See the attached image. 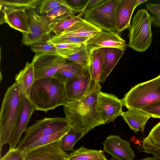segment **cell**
<instances>
[{
	"instance_id": "1",
	"label": "cell",
	"mask_w": 160,
	"mask_h": 160,
	"mask_svg": "<svg viewBox=\"0 0 160 160\" xmlns=\"http://www.w3.org/2000/svg\"><path fill=\"white\" fill-rule=\"evenodd\" d=\"M100 81L93 82L85 95L80 100L68 102L63 110L69 126L91 130L104 124L96 110L101 86Z\"/></svg>"
},
{
	"instance_id": "2",
	"label": "cell",
	"mask_w": 160,
	"mask_h": 160,
	"mask_svg": "<svg viewBox=\"0 0 160 160\" xmlns=\"http://www.w3.org/2000/svg\"><path fill=\"white\" fill-rule=\"evenodd\" d=\"M28 98L35 110L45 112L64 106L68 102L65 84L53 77L35 79Z\"/></svg>"
},
{
	"instance_id": "3",
	"label": "cell",
	"mask_w": 160,
	"mask_h": 160,
	"mask_svg": "<svg viewBox=\"0 0 160 160\" xmlns=\"http://www.w3.org/2000/svg\"><path fill=\"white\" fill-rule=\"evenodd\" d=\"M22 96L15 82L7 89L0 113V150L8 143L15 127L20 110Z\"/></svg>"
},
{
	"instance_id": "4",
	"label": "cell",
	"mask_w": 160,
	"mask_h": 160,
	"mask_svg": "<svg viewBox=\"0 0 160 160\" xmlns=\"http://www.w3.org/2000/svg\"><path fill=\"white\" fill-rule=\"evenodd\" d=\"M122 100L128 109L138 110L160 102V75L135 86Z\"/></svg>"
},
{
	"instance_id": "5",
	"label": "cell",
	"mask_w": 160,
	"mask_h": 160,
	"mask_svg": "<svg viewBox=\"0 0 160 160\" xmlns=\"http://www.w3.org/2000/svg\"><path fill=\"white\" fill-rule=\"evenodd\" d=\"M153 21V18L146 9H139L133 17L129 29L127 45L138 52L145 51L152 42L151 25Z\"/></svg>"
},
{
	"instance_id": "6",
	"label": "cell",
	"mask_w": 160,
	"mask_h": 160,
	"mask_svg": "<svg viewBox=\"0 0 160 160\" xmlns=\"http://www.w3.org/2000/svg\"><path fill=\"white\" fill-rule=\"evenodd\" d=\"M69 126L65 118H46L38 120L26 128L25 135L16 148L22 150L39 139L59 131Z\"/></svg>"
},
{
	"instance_id": "7",
	"label": "cell",
	"mask_w": 160,
	"mask_h": 160,
	"mask_svg": "<svg viewBox=\"0 0 160 160\" xmlns=\"http://www.w3.org/2000/svg\"><path fill=\"white\" fill-rule=\"evenodd\" d=\"M118 0H103L84 14V19L102 30L116 33L115 12Z\"/></svg>"
},
{
	"instance_id": "8",
	"label": "cell",
	"mask_w": 160,
	"mask_h": 160,
	"mask_svg": "<svg viewBox=\"0 0 160 160\" xmlns=\"http://www.w3.org/2000/svg\"><path fill=\"white\" fill-rule=\"evenodd\" d=\"M29 18V31L22 34V43L26 46L47 39L57 24L52 23L45 16H40L34 9L26 10Z\"/></svg>"
},
{
	"instance_id": "9",
	"label": "cell",
	"mask_w": 160,
	"mask_h": 160,
	"mask_svg": "<svg viewBox=\"0 0 160 160\" xmlns=\"http://www.w3.org/2000/svg\"><path fill=\"white\" fill-rule=\"evenodd\" d=\"M68 61L58 55L35 54L31 62L35 79L53 77Z\"/></svg>"
},
{
	"instance_id": "10",
	"label": "cell",
	"mask_w": 160,
	"mask_h": 160,
	"mask_svg": "<svg viewBox=\"0 0 160 160\" xmlns=\"http://www.w3.org/2000/svg\"><path fill=\"white\" fill-rule=\"evenodd\" d=\"M123 106L122 99L113 94L101 91L96 105V111L104 124L114 121L121 116Z\"/></svg>"
},
{
	"instance_id": "11",
	"label": "cell",
	"mask_w": 160,
	"mask_h": 160,
	"mask_svg": "<svg viewBox=\"0 0 160 160\" xmlns=\"http://www.w3.org/2000/svg\"><path fill=\"white\" fill-rule=\"evenodd\" d=\"M93 81L91 78L89 67L85 68L80 74L65 84L68 102L81 99L88 92Z\"/></svg>"
},
{
	"instance_id": "12",
	"label": "cell",
	"mask_w": 160,
	"mask_h": 160,
	"mask_svg": "<svg viewBox=\"0 0 160 160\" xmlns=\"http://www.w3.org/2000/svg\"><path fill=\"white\" fill-rule=\"evenodd\" d=\"M85 44L90 54L93 50L105 48H117L125 51L127 46L125 41L117 33L104 30L90 38Z\"/></svg>"
},
{
	"instance_id": "13",
	"label": "cell",
	"mask_w": 160,
	"mask_h": 160,
	"mask_svg": "<svg viewBox=\"0 0 160 160\" xmlns=\"http://www.w3.org/2000/svg\"><path fill=\"white\" fill-rule=\"evenodd\" d=\"M21 106L16 125L8 142L9 149L16 148L20 141L22 133L25 132L27 125L35 110V107L28 97L22 95Z\"/></svg>"
},
{
	"instance_id": "14",
	"label": "cell",
	"mask_w": 160,
	"mask_h": 160,
	"mask_svg": "<svg viewBox=\"0 0 160 160\" xmlns=\"http://www.w3.org/2000/svg\"><path fill=\"white\" fill-rule=\"evenodd\" d=\"M105 152L118 160H134L135 155L129 142L119 136L111 135L103 143Z\"/></svg>"
},
{
	"instance_id": "15",
	"label": "cell",
	"mask_w": 160,
	"mask_h": 160,
	"mask_svg": "<svg viewBox=\"0 0 160 160\" xmlns=\"http://www.w3.org/2000/svg\"><path fill=\"white\" fill-rule=\"evenodd\" d=\"M60 140L31 151L25 160H66L68 154L61 148Z\"/></svg>"
},
{
	"instance_id": "16",
	"label": "cell",
	"mask_w": 160,
	"mask_h": 160,
	"mask_svg": "<svg viewBox=\"0 0 160 160\" xmlns=\"http://www.w3.org/2000/svg\"><path fill=\"white\" fill-rule=\"evenodd\" d=\"M138 6L136 0H118L115 12L117 32H120L129 29L132 13Z\"/></svg>"
},
{
	"instance_id": "17",
	"label": "cell",
	"mask_w": 160,
	"mask_h": 160,
	"mask_svg": "<svg viewBox=\"0 0 160 160\" xmlns=\"http://www.w3.org/2000/svg\"><path fill=\"white\" fill-rule=\"evenodd\" d=\"M1 12L2 14V23H7L11 27L21 32L22 34L28 32L29 18L26 10L11 8Z\"/></svg>"
},
{
	"instance_id": "18",
	"label": "cell",
	"mask_w": 160,
	"mask_h": 160,
	"mask_svg": "<svg viewBox=\"0 0 160 160\" xmlns=\"http://www.w3.org/2000/svg\"><path fill=\"white\" fill-rule=\"evenodd\" d=\"M98 49L102 63V71L99 81L102 83L119 61L124 51L112 48H102Z\"/></svg>"
},
{
	"instance_id": "19",
	"label": "cell",
	"mask_w": 160,
	"mask_h": 160,
	"mask_svg": "<svg viewBox=\"0 0 160 160\" xmlns=\"http://www.w3.org/2000/svg\"><path fill=\"white\" fill-rule=\"evenodd\" d=\"M121 116L130 129L136 133L143 132L147 122L151 117L142 111L136 109H128L122 112Z\"/></svg>"
},
{
	"instance_id": "20",
	"label": "cell",
	"mask_w": 160,
	"mask_h": 160,
	"mask_svg": "<svg viewBox=\"0 0 160 160\" xmlns=\"http://www.w3.org/2000/svg\"><path fill=\"white\" fill-rule=\"evenodd\" d=\"M35 79L32 63L27 62L24 68L16 75L17 83L22 95L28 97L32 86Z\"/></svg>"
},
{
	"instance_id": "21",
	"label": "cell",
	"mask_w": 160,
	"mask_h": 160,
	"mask_svg": "<svg viewBox=\"0 0 160 160\" xmlns=\"http://www.w3.org/2000/svg\"><path fill=\"white\" fill-rule=\"evenodd\" d=\"M101 30L82 19L75 23L68 30L60 35L67 36L91 38Z\"/></svg>"
},
{
	"instance_id": "22",
	"label": "cell",
	"mask_w": 160,
	"mask_h": 160,
	"mask_svg": "<svg viewBox=\"0 0 160 160\" xmlns=\"http://www.w3.org/2000/svg\"><path fill=\"white\" fill-rule=\"evenodd\" d=\"M90 130L89 128H76L69 126L68 131L60 140L61 148L65 152L73 151L75 143Z\"/></svg>"
},
{
	"instance_id": "23",
	"label": "cell",
	"mask_w": 160,
	"mask_h": 160,
	"mask_svg": "<svg viewBox=\"0 0 160 160\" xmlns=\"http://www.w3.org/2000/svg\"><path fill=\"white\" fill-rule=\"evenodd\" d=\"M67 159L70 160H108L103 151L88 149L82 146L68 154Z\"/></svg>"
},
{
	"instance_id": "24",
	"label": "cell",
	"mask_w": 160,
	"mask_h": 160,
	"mask_svg": "<svg viewBox=\"0 0 160 160\" xmlns=\"http://www.w3.org/2000/svg\"><path fill=\"white\" fill-rule=\"evenodd\" d=\"M84 68L77 63L71 61L68 62L56 72L53 77L65 84L70 80L80 74Z\"/></svg>"
},
{
	"instance_id": "25",
	"label": "cell",
	"mask_w": 160,
	"mask_h": 160,
	"mask_svg": "<svg viewBox=\"0 0 160 160\" xmlns=\"http://www.w3.org/2000/svg\"><path fill=\"white\" fill-rule=\"evenodd\" d=\"M74 15L64 0L63 4L52 9L45 16L52 23L57 24L74 16Z\"/></svg>"
},
{
	"instance_id": "26",
	"label": "cell",
	"mask_w": 160,
	"mask_h": 160,
	"mask_svg": "<svg viewBox=\"0 0 160 160\" xmlns=\"http://www.w3.org/2000/svg\"><path fill=\"white\" fill-rule=\"evenodd\" d=\"M69 127V126L63 130L39 139L26 148L22 151L25 155L31 151L61 140L68 131Z\"/></svg>"
},
{
	"instance_id": "27",
	"label": "cell",
	"mask_w": 160,
	"mask_h": 160,
	"mask_svg": "<svg viewBox=\"0 0 160 160\" xmlns=\"http://www.w3.org/2000/svg\"><path fill=\"white\" fill-rule=\"evenodd\" d=\"M41 0H0V11L11 9H35L39 5Z\"/></svg>"
},
{
	"instance_id": "28",
	"label": "cell",
	"mask_w": 160,
	"mask_h": 160,
	"mask_svg": "<svg viewBox=\"0 0 160 160\" xmlns=\"http://www.w3.org/2000/svg\"><path fill=\"white\" fill-rule=\"evenodd\" d=\"M89 70L92 80L96 83L99 81L102 71V63L98 49L93 50L90 54Z\"/></svg>"
},
{
	"instance_id": "29",
	"label": "cell",
	"mask_w": 160,
	"mask_h": 160,
	"mask_svg": "<svg viewBox=\"0 0 160 160\" xmlns=\"http://www.w3.org/2000/svg\"><path fill=\"white\" fill-rule=\"evenodd\" d=\"M62 57L70 61L80 64L83 68L89 67L90 54L85 43L82 44L79 50L75 53Z\"/></svg>"
},
{
	"instance_id": "30",
	"label": "cell",
	"mask_w": 160,
	"mask_h": 160,
	"mask_svg": "<svg viewBox=\"0 0 160 160\" xmlns=\"http://www.w3.org/2000/svg\"><path fill=\"white\" fill-rule=\"evenodd\" d=\"M49 38L31 45H30L31 50L37 54L58 55L55 45L48 41Z\"/></svg>"
},
{
	"instance_id": "31",
	"label": "cell",
	"mask_w": 160,
	"mask_h": 160,
	"mask_svg": "<svg viewBox=\"0 0 160 160\" xmlns=\"http://www.w3.org/2000/svg\"><path fill=\"white\" fill-rule=\"evenodd\" d=\"M89 37L77 36H67L61 35H54L49 38L48 41L55 45L61 44H82L86 42Z\"/></svg>"
},
{
	"instance_id": "32",
	"label": "cell",
	"mask_w": 160,
	"mask_h": 160,
	"mask_svg": "<svg viewBox=\"0 0 160 160\" xmlns=\"http://www.w3.org/2000/svg\"><path fill=\"white\" fill-rule=\"evenodd\" d=\"M83 15L82 12L80 13L77 16H75L68 19L64 20L57 24L53 28L52 32L55 35H60L71 28L75 23L81 20L82 17Z\"/></svg>"
},
{
	"instance_id": "33",
	"label": "cell",
	"mask_w": 160,
	"mask_h": 160,
	"mask_svg": "<svg viewBox=\"0 0 160 160\" xmlns=\"http://www.w3.org/2000/svg\"><path fill=\"white\" fill-rule=\"evenodd\" d=\"M142 143L160 148V122L152 128Z\"/></svg>"
},
{
	"instance_id": "34",
	"label": "cell",
	"mask_w": 160,
	"mask_h": 160,
	"mask_svg": "<svg viewBox=\"0 0 160 160\" xmlns=\"http://www.w3.org/2000/svg\"><path fill=\"white\" fill-rule=\"evenodd\" d=\"M82 44H61L55 45L58 55L63 57L75 53L79 50Z\"/></svg>"
},
{
	"instance_id": "35",
	"label": "cell",
	"mask_w": 160,
	"mask_h": 160,
	"mask_svg": "<svg viewBox=\"0 0 160 160\" xmlns=\"http://www.w3.org/2000/svg\"><path fill=\"white\" fill-rule=\"evenodd\" d=\"M64 3V0H41L39 8V13L41 14H46L51 10Z\"/></svg>"
},
{
	"instance_id": "36",
	"label": "cell",
	"mask_w": 160,
	"mask_h": 160,
	"mask_svg": "<svg viewBox=\"0 0 160 160\" xmlns=\"http://www.w3.org/2000/svg\"><path fill=\"white\" fill-rule=\"evenodd\" d=\"M88 0H64L66 3L72 9L74 14L82 12Z\"/></svg>"
},
{
	"instance_id": "37",
	"label": "cell",
	"mask_w": 160,
	"mask_h": 160,
	"mask_svg": "<svg viewBox=\"0 0 160 160\" xmlns=\"http://www.w3.org/2000/svg\"><path fill=\"white\" fill-rule=\"evenodd\" d=\"M0 160H25V155L22 151L16 148L9 149Z\"/></svg>"
},
{
	"instance_id": "38",
	"label": "cell",
	"mask_w": 160,
	"mask_h": 160,
	"mask_svg": "<svg viewBox=\"0 0 160 160\" xmlns=\"http://www.w3.org/2000/svg\"><path fill=\"white\" fill-rule=\"evenodd\" d=\"M151 117L160 119V102L143 108L141 110Z\"/></svg>"
},
{
	"instance_id": "39",
	"label": "cell",
	"mask_w": 160,
	"mask_h": 160,
	"mask_svg": "<svg viewBox=\"0 0 160 160\" xmlns=\"http://www.w3.org/2000/svg\"><path fill=\"white\" fill-rule=\"evenodd\" d=\"M147 10L149 12L153 18L152 24L153 27H160V11L146 6Z\"/></svg>"
},
{
	"instance_id": "40",
	"label": "cell",
	"mask_w": 160,
	"mask_h": 160,
	"mask_svg": "<svg viewBox=\"0 0 160 160\" xmlns=\"http://www.w3.org/2000/svg\"><path fill=\"white\" fill-rule=\"evenodd\" d=\"M103 1V0H89L82 12L85 14L96 7Z\"/></svg>"
},
{
	"instance_id": "41",
	"label": "cell",
	"mask_w": 160,
	"mask_h": 160,
	"mask_svg": "<svg viewBox=\"0 0 160 160\" xmlns=\"http://www.w3.org/2000/svg\"><path fill=\"white\" fill-rule=\"evenodd\" d=\"M146 6L149 7L153 9L160 11V3L157 4L148 3L146 4Z\"/></svg>"
},
{
	"instance_id": "42",
	"label": "cell",
	"mask_w": 160,
	"mask_h": 160,
	"mask_svg": "<svg viewBox=\"0 0 160 160\" xmlns=\"http://www.w3.org/2000/svg\"><path fill=\"white\" fill-rule=\"evenodd\" d=\"M139 160H160V159L157 158L154 156L147 157Z\"/></svg>"
},
{
	"instance_id": "43",
	"label": "cell",
	"mask_w": 160,
	"mask_h": 160,
	"mask_svg": "<svg viewBox=\"0 0 160 160\" xmlns=\"http://www.w3.org/2000/svg\"><path fill=\"white\" fill-rule=\"evenodd\" d=\"M148 0H136V2L138 6L140 5L141 3L147 2Z\"/></svg>"
},
{
	"instance_id": "44",
	"label": "cell",
	"mask_w": 160,
	"mask_h": 160,
	"mask_svg": "<svg viewBox=\"0 0 160 160\" xmlns=\"http://www.w3.org/2000/svg\"><path fill=\"white\" fill-rule=\"evenodd\" d=\"M116 160V159H112V160Z\"/></svg>"
},
{
	"instance_id": "45",
	"label": "cell",
	"mask_w": 160,
	"mask_h": 160,
	"mask_svg": "<svg viewBox=\"0 0 160 160\" xmlns=\"http://www.w3.org/2000/svg\"><path fill=\"white\" fill-rule=\"evenodd\" d=\"M66 160H70L68 159H67H67Z\"/></svg>"
}]
</instances>
